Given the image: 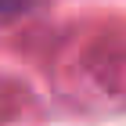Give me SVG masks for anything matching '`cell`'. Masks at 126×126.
<instances>
[{"label":"cell","instance_id":"1","mask_svg":"<svg viewBox=\"0 0 126 126\" xmlns=\"http://www.w3.org/2000/svg\"><path fill=\"white\" fill-rule=\"evenodd\" d=\"M32 4H40V0H0V18H11V15H22V11H29Z\"/></svg>","mask_w":126,"mask_h":126}]
</instances>
